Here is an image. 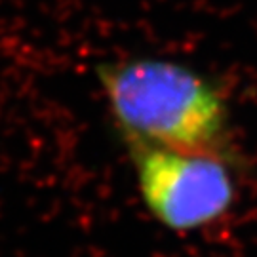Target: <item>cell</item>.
I'll use <instances>...</instances> for the list:
<instances>
[{
	"mask_svg": "<svg viewBox=\"0 0 257 257\" xmlns=\"http://www.w3.org/2000/svg\"><path fill=\"white\" fill-rule=\"evenodd\" d=\"M97 76L130 149L221 155L227 105L202 74L168 59L132 57L101 65Z\"/></svg>",
	"mask_w": 257,
	"mask_h": 257,
	"instance_id": "cell-1",
	"label": "cell"
},
{
	"mask_svg": "<svg viewBox=\"0 0 257 257\" xmlns=\"http://www.w3.org/2000/svg\"><path fill=\"white\" fill-rule=\"evenodd\" d=\"M138 185L149 211L172 230L221 219L234 202V179L221 155L134 147Z\"/></svg>",
	"mask_w": 257,
	"mask_h": 257,
	"instance_id": "cell-2",
	"label": "cell"
}]
</instances>
